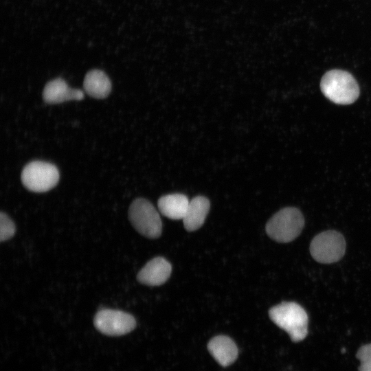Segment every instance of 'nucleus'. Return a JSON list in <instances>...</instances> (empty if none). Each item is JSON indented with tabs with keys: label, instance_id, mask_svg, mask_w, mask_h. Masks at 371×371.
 I'll return each instance as SVG.
<instances>
[{
	"label": "nucleus",
	"instance_id": "nucleus-5",
	"mask_svg": "<svg viewBox=\"0 0 371 371\" xmlns=\"http://www.w3.org/2000/svg\"><path fill=\"white\" fill-rule=\"evenodd\" d=\"M59 172L54 164L42 161H33L23 169L21 181L23 186L34 192H45L56 186Z\"/></svg>",
	"mask_w": 371,
	"mask_h": 371
},
{
	"label": "nucleus",
	"instance_id": "nucleus-10",
	"mask_svg": "<svg viewBox=\"0 0 371 371\" xmlns=\"http://www.w3.org/2000/svg\"><path fill=\"white\" fill-rule=\"evenodd\" d=\"M207 349L214 359L222 366H228L237 358L238 349L229 337L219 335L212 338L207 344Z\"/></svg>",
	"mask_w": 371,
	"mask_h": 371
},
{
	"label": "nucleus",
	"instance_id": "nucleus-2",
	"mask_svg": "<svg viewBox=\"0 0 371 371\" xmlns=\"http://www.w3.org/2000/svg\"><path fill=\"white\" fill-rule=\"evenodd\" d=\"M320 88L323 94L338 104L353 103L359 95V87L355 78L349 72L332 69L322 77Z\"/></svg>",
	"mask_w": 371,
	"mask_h": 371
},
{
	"label": "nucleus",
	"instance_id": "nucleus-4",
	"mask_svg": "<svg viewBox=\"0 0 371 371\" xmlns=\"http://www.w3.org/2000/svg\"><path fill=\"white\" fill-rule=\"evenodd\" d=\"M128 218L134 228L142 235L149 238H156L161 235V218L148 200L143 198L135 199L129 207Z\"/></svg>",
	"mask_w": 371,
	"mask_h": 371
},
{
	"label": "nucleus",
	"instance_id": "nucleus-8",
	"mask_svg": "<svg viewBox=\"0 0 371 371\" xmlns=\"http://www.w3.org/2000/svg\"><path fill=\"white\" fill-rule=\"evenodd\" d=\"M171 271V265L166 259L156 257L148 262L139 271L137 278L142 284L159 286L169 278Z\"/></svg>",
	"mask_w": 371,
	"mask_h": 371
},
{
	"label": "nucleus",
	"instance_id": "nucleus-12",
	"mask_svg": "<svg viewBox=\"0 0 371 371\" xmlns=\"http://www.w3.org/2000/svg\"><path fill=\"white\" fill-rule=\"evenodd\" d=\"M85 92L94 98L103 99L111 90V82L108 76L102 70L92 69L85 75L84 82Z\"/></svg>",
	"mask_w": 371,
	"mask_h": 371
},
{
	"label": "nucleus",
	"instance_id": "nucleus-9",
	"mask_svg": "<svg viewBox=\"0 0 371 371\" xmlns=\"http://www.w3.org/2000/svg\"><path fill=\"white\" fill-rule=\"evenodd\" d=\"M83 98L82 91L69 87L67 82L60 78L48 82L43 91V100L49 104H58L69 100H80Z\"/></svg>",
	"mask_w": 371,
	"mask_h": 371
},
{
	"label": "nucleus",
	"instance_id": "nucleus-13",
	"mask_svg": "<svg viewBox=\"0 0 371 371\" xmlns=\"http://www.w3.org/2000/svg\"><path fill=\"white\" fill-rule=\"evenodd\" d=\"M190 201L183 194L164 195L158 200V208L165 216L173 219H183L187 211Z\"/></svg>",
	"mask_w": 371,
	"mask_h": 371
},
{
	"label": "nucleus",
	"instance_id": "nucleus-11",
	"mask_svg": "<svg viewBox=\"0 0 371 371\" xmlns=\"http://www.w3.org/2000/svg\"><path fill=\"white\" fill-rule=\"evenodd\" d=\"M210 201L203 196H198L190 201L186 214L182 219L188 231H194L203 224L210 210Z\"/></svg>",
	"mask_w": 371,
	"mask_h": 371
},
{
	"label": "nucleus",
	"instance_id": "nucleus-7",
	"mask_svg": "<svg viewBox=\"0 0 371 371\" xmlns=\"http://www.w3.org/2000/svg\"><path fill=\"white\" fill-rule=\"evenodd\" d=\"M95 327L102 333L119 336L133 330L136 326L134 317L128 313L113 309H102L95 315Z\"/></svg>",
	"mask_w": 371,
	"mask_h": 371
},
{
	"label": "nucleus",
	"instance_id": "nucleus-15",
	"mask_svg": "<svg viewBox=\"0 0 371 371\" xmlns=\"http://www.w3.org/2000/svg\"><path fill=\"white\" fill-rule=\"evenodd\" d=\"M356 356L360 361L359 371H371V344L361 346Z\"/></svg>",
	"mask_w": 371,
	"mask_h": 371
},
{
	"label": "nucleus",
	"instance_id": "nucleus-14",
	"mask_svg": "<svg viewBox=\"0 0 371 371\" xmlns=\"http://www.w3.org/2000/svg\"><path fill=\"white\" fill-rule=\"evenodd\" d=\"M16 227L9 216L3 213L0 214V240L1 242L12 238L15 233Z\"/></svg>",
	"mask_w": 371,
	"mask_h": 371
},
{
	"label": "nucleus",
	"instance_id": "nucleus-3",
	"mask_svg": "<svg viewBox=\"0 0 371 371\" xmlns=\"http://www.w3.org/2000/svg\"><path fill=\"white\" fill-rule=\"evenodd\" d=\"M304 225L303 215L298 209L285 207L269 220L266 225V232L276 241L289 243L300 235Z\"/></svg>",
	"mask_w": 371,
	"mask_h": 371
},
{
	"label": "nucleus",
	"instance_id": "nucleus-1",
	"mask_svg": "<svg viewBox=\"0 0 371 371\" xmlns=\"http://www.w3.org/2000/svg\"><path fill=\"white\" fill-rule=\"evenodd\" d=\"M271 319L285 330L293 341L303 340L308 333V315L305 310L293 302H284L269 311Z\"/></svg>",
	"mask_w": 371,
	"mask_h": 371
},
{
	"label": "nucleus",
	"instance_id": "nucleus-6",
	"mask_svg": "<svg viewBox=\"0 0 371 371\" xmlns=\"http://www.w3.org/2000/svg\"><path fill=\"white\" fill-rule=\"evenodd\" d=\"M346 242L338 232L328 230L317 234L311 241L310 251L312 257L321 263H333L344 255Z\"/></svg>",
	"mask_w": 371,
	"mask_h": 371
}]
</instances>
